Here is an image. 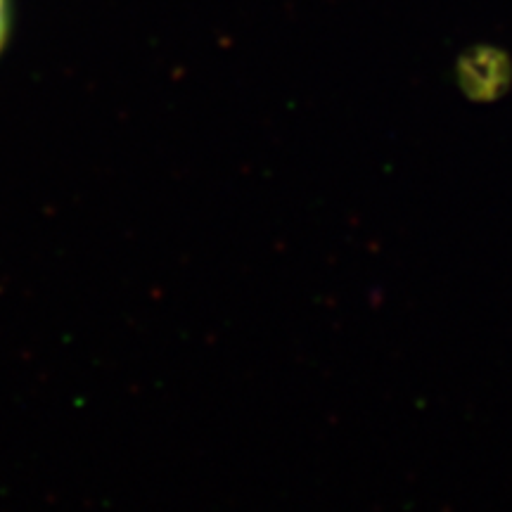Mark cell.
<instances>
[{
  "label": "cell",
  "instance_id": "cell-1",
  "mask_svg": "<svg viewBox=\"0 0 512 512\" xmlns=\"http://www.w3.org/2000/svg\"><path fill=\"white\" fill-rule=\"evenodd\" d=\"M8 29H10V5H8V0H0V50H3V46H5Z\"/></svg>",
  "mask_w": 512,
  "mask_h": 512
}]
</instances>
